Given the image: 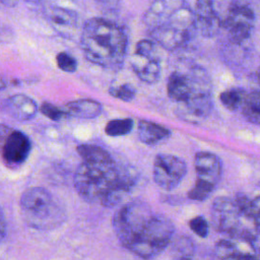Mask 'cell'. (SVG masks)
<instances>
[{"label":"cell","instance_id":"obj_11","mask_svg":"<svg viewBox=\"0 0 260 260\" xmlns=\"http://www.w3.org/2000/svg\"><path fill=\"white\" fill-rule=\"evenodd\" d=\"M30 148L31 144L28 137L20 131L13 130L5 141L1 155L8 166H18L26 159Z\"/></svg>","mask_w":260,"mask_h":260},{"label":"cell","instance_id":"obj_18","mask_svg":"<svg viewBox=\"0 0 260 260\" xmlns=\"http://www.w3.org/2000/svg\"><path fill=\"white\" fill-rule=\"evenodd\" d=\"M102 105L90 99L72 101L65 106V113L78 119H93L102 113Z\"/></svg>","mask_w":260,"mask_h":260},{"label":"cell","instance_id":"obj_4","mask_svg":"<svg viewBox=\"0 0 260 260\" xmlns=\"http://www.w3.org/2000/svg\"><path fill=\"white\" fill-rule=\"evenodd\" d=\"M19 204L23 220L35 230H54L66 218L64 208L49 191L41 187L25 190L20 197Z\"/></svg>","mask_w":260,"mask_h":260},{"label":"cell","instance_id":"obj_19","mask_svg":"<svg viewBox=\"0 0 260 260\" xmlns=\"http://www.w3.org/2000/svg\"><path fill=\"white\" fill-rule=\"evenodd\" d=\"M240 110L248 122L260 126V89L246 91Z\"/></svg>","mask_w":260,"mask_h":260},{"label":"cell","instance_id":"obj_15","mask_svg":"<svg viewBox=\"0 0 260 260\" xmlns=\"http://www.w3.org/2000/svg\"><path fill=\"white\" fill-rule=\"evenodd\" d=\"M5 112L17 121H28L35 118L38 112L36 102L24 94H13L3 103Z\"/></svg>","mask_w":260,"mask_h":260},{"label":"cell","instance_id":"obj_17","mask_svg":"<svg viewBox=\"0 0 260 260\" xmlns=\"http://www.w3.org/2000/svg\"><path fill=\"white\" fill-rule=\"evenodd\" d=\"M137 134L142 143L146 145H154L166 140L171 135V131L154 122L140 120L138 122Z\"/></svg>","mask_w":260,"mask_h":260},{"label":"cell","instance_id":"obj_8","mask_svg":"<svg viewBox=\"0 0 260 260\" xmlns=\"http://www.w3.org/2000/svg\"><path fill=\"white\" fill-rule=\"evenodd\" d=\"M254 23L253 9L244 3H234L222 19V28L226 30L231 42L242 44L249 39Z\"/></svg>","mask_w":260,"mask_h":260},{"label":"cell","instance_id":"obj_31","mask_svg":"<svg viewBox=\"0 0 260 260\" xmlns=\"http://www.w3.org/2000/svg\"><path fill=\"white\" fill-rule=\"evenodd\" d=\"M6 87V82L5 80L0 76V90H3Z\"/></svg>","mask_w":260,"mask_h":260},{"label":"cell","instance_id":"obj_14","mask_svg":"<svg viewBox=\"0 0 260 260\" xmlns=\"http://www.w3.org/2000/svg\"><path fill=\"white\" fill-rule=\"evenodd\" d=\"M212 108L210 94L193 95L184 103L178 104L177 113L188 122H198L207 117Z\"/></svg>","mask_w":260,"mask_h":260},{"label":"cell","instance_id":"obj_7","mask_svg":"<svg viewBox=\"0 0 260 260\" xmlns=\"http://www.w3.org/2000/svg\"><path fill=\"white\" fill-rule=\"evenodd\" d=\"M187 173L186 162L179 156L159 153L155 156L152 167V176L155 184L164 190L175 189Z\"/></svg>","mask_w":260,"mask_h":260},{"label":"cell","instance_id":"obj_22","mask_svg":"<svg viewBox=\"0 0 260 260\" xmlns=\"http://www.w3.org/2000/svg\"><path fill=\"white\" fill-rule=\"evenodd\" d=\"M134 127V121L130 118L125 119H115L107 123L105 127V132L107 135L112 137L124 136L129 134Z\"/></svg>","mask_w":260,"mask_h":260},{"label":"cell","instance_id":"obj_30","mask_svg":"<svg viewBox=\"0 0 260 260\" xmlns=\"http://www.w3.org/2000/svg\"><path fill=\"white\" fill-rule=\"evenodd\" d=\"M7 234V224H6V219L3 213L2 208L0 207V243L5 239Z\"/></svg>","mask_w":260,"mask_h":260},{"label":"cell","instance_id":"obj_9","mask_svg":"<svg viewBox=\"0 0 260 260\" xmlns=\"http://www.w3.org/2000/svg\"><path fill=\"white\" fill-rule=\"evenodd\" d=\"M194 15L195 30L204 38L214 37L222 28V19L219 17L211 1H196L189 4Z\"/></svg>","mask_w":260,"mask_h":260},{"label":"cell","instance_id":"obj_26","mask_svg":"<svg viewBox=\"0 0 260 260\" xmlns=\"http://www.w3.org/2000/svg\"><path fill=\"white\" fill-rule=\"evenodd\" d=\"M189 228L193 231L194 234H196L200 238H206L209 234L208 222L201 215H198V216L192 218L189 221Z\"/></svg>","mask_w":260,"mask_h":260},{"label":"cell","instance_id":"obj_24","mask_svg":"<svg viewBox=\"0 0 260 260\" xmlns=\"http://www.w3.org/2000/svg\"><path fill=\"white\" fill-rule=\"evenodd\" d=\"M214 188L207 183L196 180L194 187L188 193V197L195 201H203L213 192Z\"/></svg>","mask_w":260,"mask_h":260},{"label":"cell","instance_id":"obj_13","mask_svg":"<svg viewBox=\"0 0 260 260\" xmlns=\"http://www.w3.org/2000/svg\"><path fill=\"white\" fill-rule=\"evenodd\" d=\"M45 16L54 30L63 37L68 38L76 29L77 14L69 8L56 5L49 6L45 10Z\"/></svg>","mask_w":260,"mask_h":260},{"label":"cell","instance_id":"obj_6","mask_svg":"<svg viewBox=\"0 0 260 260\" xmlns=\"http://www.w3.org/2000/svg\"><path fill=\"white\" fill-rule=\"evenodd\" d=\"M130 62L134 73L143 82L152 84L159 79L161 65L156 44L152 40H140Z\"/></svg>","mask_w":260,"mask_h":260},{"label":"cell","instance_id":"obj_32","mask_svg":"<svg viewBox=\"0 0 260 260\" xmlns=\"http://www.w3.org/2000/svg\"><path fill=\"white\" fill-rule=\"evenodd\" d=\"M178 260H192V259L191 258H180Z\"/></svg>","mask_w":260,"mask_h":260},{"label":"cell","instance_id":"obj_27","mask_svg":"<svg viewBox=\"0 0 260 260\" xmlns=\"http://www.w3.org/2000/svg\"><path fill=\"white\" fill-rule=\"evenodd\" d=\"M41 112L53 121H59L66 116L65 111L50 103H43L41 106Z\"/></svg>","mask_w":260,"mask_h":260},{"label":"cell","instance_id":"obj_2","mask_svg":"<svg viewBox=\"0 0 260 260\" xmlns=\"http://www.w3.org/2000/svg\"><path fill=\"white\" fill-rule=\"evenodd\" d=\"M133 171L109 161H81L74 174V186L87 202L114 207L122 203L134 187Z\"/></svg>","mask_w":260,"mask_h":260},{"label":"cell","instance_id":"obj_10","mask_svg":"<svg viewBox=\"0 0 260 260\" xmlns=\"http://www.w3.org/2000/svg\"><path fill=\"white\" fill-rule=\"evenodd\" d=\"M194 168L196 180L213 187L217 185L222 175V162L220 158L216 154L208 151H200L195 154Z\"/></svg>","mask_w":260,"mask_h":260},{"label":"cell","instance_id":"obj_3","mask_svg":"<svg viewBox=\"0 0 260 260\" xmlns=\"http://www.w3.org/2000/svg\"><path fill=\"white\" fill-rule=\"evenodd\" d=\"M80 47L85 58L101 67H121L127 54L128 38L125 30L115 22L93 17L82 27Z\"/></svg>","mask_w":260,"mask_h":260},{"label":"cell","instance_id":"obj_29","mask_svg":"<svg viewBox=\"0 0 260 260\" xmlns=\"http://www.w3.org/2000/svg\"><path fill=\"white\" fill-rule=\"evenodd\" d=\"M13 131L9 126H6L4 124H0V153L2 151V148L5 144V141L7 140L10 133Z\"/></svg>","mask_w":260,"mask_h":260},{"label":"cell","instance_id":"obj_1","mask_svg":"<svg viewBox=\"0 0 260 260\" xmlns=\"http://www.w3.org/2000/svg\"><path fill=\"white\" fill-rule=\"evenodd\" d=\"M113 230L120 244L131 253L151 260L171 244L175 226L161 214L141 201L122 205L114 214Z\"/></svg>","mask_w":260,"mask_h":260},{"label":"cell","instance_id":"obj_12","mask_svg":"<svg viewBox=\"0 0 260 260\" xmlns=\"http://www.w3.org/2000/svg\"><path fill=\"white\" fill-rule=\"evenodd\" d=\"M151 40L165 48L166 50H176L186 45L190 40L191 34L185 30H182L169 21L165 20L158 26L150 29Z\"/></svg>","mask_w":260,"mask_h":260},{"label":"cell","instance_id":"obj_28","mask_svg":"<svg viewBox=\"0 0 260 260\" xmlns=\"http://www.w3.org/2000/svg\"><path fill=\"white\" fill-rule=\"evenodd\" d=\"M175 248H176V251L181 254L180 258H190V255H192V252L194 249L192 241H190V239L185 237L180 238L178 240Z\"/></svg>","mask_w":260,"mask_h":260},{"label":"cell","instance_id":"obj_5","mask_svg":"<svg viewBox=\"0 0 260 260\" xmlns=\"http://www.w3.org/2000/svg\"><path fill=\"white\" fill-rule=\"evenodd\" d=\"M210 214L212 225L217 232L226 234L230 239L249 243L254 241L256 232L243 225V216L234 199L217 197L212 203Z\"/></svg>","mask_w":260,"mask_h":260},{"label":"cell","instance_id":"obj_20","mask_svg":"<svg viewBox=\"0 0 260 260\" xmlns=\"http://www.w3.org/2000/svg\"><path fill=\"white\" fill-rule=\"evenodd\" d=\"M76 150L83 161H109L113 159L106 149L98 145L80 144Z\"/></svg>","mask_w":260,"mask_h":260},{"label":"cell","instance_id":"obj_16","mask_svg":"<svg viewBox=\"0 0 260 260\" xmlns=\"http://www.w3.org/2000/svg\"><path fill=\"white\" fill-rule=\"evenodd\" d=\"M167 92L169 98L175 103L181 104L193 95H198L193 87L188 73L179 71L173 72L167 82Z\"/></svg>","mask_w":260,"mask_h":260},{"label":"cell","instance_id":"obj_21","mask_svg":"<svg viewBox=\"0 0 260 260\" xmlns=\"http://www.w3.org/2000/svg\"><path fill=\"white\" fill-rule=\"evenodd\" d=\"M246 91L241 88H230L226 89L219 94L220 103L230 111L240 110Z\"/></svg>","mask_w":260,"mask_h":260},{"label":"cell","instance_id":"obj_23","mask_svg":"<svg viewBox=\"0 0 260 260\" xmlns=\"http://www.w3.org/2000/svg\"><path fill=\"white\" fill-rule=\"evenodd\" d=\"M109 93L123 102H131L136 94L135 87L130 83H123L116 86H112L109 89Z\"/></svg>","mask_w":260,"mask_h":260},{"label":"cell","instance_id":"obj_25","mask_svg":"<svg viewBox=\"0 0 260 260\" xmlns=\"http://www.w3.org/2000/svg\"><path fill=\"white\" fill-rule=\"evenodd\" d=\"M56 61H57V66L62 71L72 73L77 69L76 59L66 52H60L56 56Z\"/></svg>","mask_w":260,"mask_h":260}]
</instances>
